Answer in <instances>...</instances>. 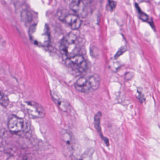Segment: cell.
<instances>
[{"mask_svg":"<svg viewBox=\"0 0 160 160\" xmlns=\"http://www.w3.org/2000/svg\"><path fill=\"white\" fill-rule=\"evenodd\" d=\"M82 45V41L77 31L66 35L61 40L60 49L66 59L79 54Z\"/></svg>","mask_w":160,"mask_h":160,"instance_id":"1","label":"cell"},{"mask_svg":"<svg viewBox=\"0 0 160 160\" xmlns=\"http://www.w3.org/2000/svg\"><path fill=\"white\" fill-rule=\"evenodd\" d=\"M100 83V76L94 74L81 77L75 83V86L79 92L88 94L98 89Z\"/></svg>","mask_w":160,"mask_h":160,"instance_id":"2","label":"cell"},{"mask_svg":"<svg viewBox=\"0 0 160 160\" xmlns=\"http://www.w3.org/2000/svg\"><path fill=\"white\" fill-rule=\"evenodd\" d=\"M66 64L68 67L76 72L83 73L87 70V62L79 54L66 59Z\"/></svg>","mask_w":160,"mask_h":160,"instance_id":"3","label":"cell"},{"mask_svg":"<svg viewBox=\"0 0 160 160\" xmlns=\"http://www.w3.org/2000/svg\"><path fill=\"white\" fill-rule=\"evenodd\" d=\"M24 109L28 115L32 118H42L45 116L46 112L44 108L39 103L35 101L25 102Z\"/></svg>","mask_w":160,"mask_h":160,"instance_id":"4","label":"cell"},{"mask_svg":"<svg viewBox=\"0 0 160 160\" xmlns=\"http://www.w3.org/2000/svg\"><path fill=\"white\" fill-rule=\"evenodd\" d=\"M62 146L66 154L70 155L73 153L75 148V138L72 132L64 130L61 133Z\"/></svg>","mask_w":160,"mask_h":160,"instance_id":"5","label":"cell"},{"mask_svg":"<svg viewBox=\"0 0 160 160\" xmlns=\"http://www.w3.org/2000/svg\"><path fill=\"white\" fill-rule=\"evenodd\" d=\"M8 130L14 133L22 131L24 127V121L22 118L15 115L9 117L8 122Z\"/></svg>","mask_w":160,"mask_h":160,"instance_id":"6","label":"cell"},{"mask_svg":"<svg viewBox=\"0 0 160 160\" xmlns=\"http://www.w3.org/2000/svg\"><path fill=\"white\" fill-rule=\"evenodd\" d=\"M70 9L78 17L84 18L88 14V8L83 1H73L70 3Z\"/></svg>","mask_w":160,"mask_h":160,"instance_id":"7","label":"cell"},{"mask_svg":"<svg viewBox=\"0 0 160 160\" xmlns=\"http://www.w3.org/2000/svg\"><path fill=\"white\" fill-rule=\"evenodd\" d=\"M63 21L72 29L75 30L79 28L82 24V20L80 17L75 14H68L63 18Z\"/></svg>","mask_w":160,"mask_h":160,"instance_id":"8","label":"cell"},{"mask_svg":"<svg viewBox=\"0 0 160 160\" xmlns=\"http://www.w3.org/2000/svg\"><path fill=\"white\" fill-rule=\"evenodd\" d=\"M102 115L101 112H98L96 114L94 117V126L96 128V130L98 132V133L100 137L103 140V142H105V144L107 146H109V141L108 138L103 136L102 132L101 127V118Z\"/></svg>","mask_w":160,"mask_h":160,"instance_id":"9","label":"cell"},{"mask_svg":"<svg viewBox=\"0 0 160 160\" xmlns=\"http://www.w3.org/2000/svg\"><path fill=\"white\" fill-rule=\"evenodd\" d=\"M54 100L61 110L63 111H68V104L65 101L59 99H54Z\"/></svg>","mask_w":160,"mask_h":160,"instance_id":"10","label":"cell"},{"mask_svg":"<svg viewBox=\"0 0 160 160\" xmlns=\"http://www.w3.org/2000/svg\"><path fill=\"white\" fill-rule=\"evenodd\" d=\"M9 101L7 96L0 92V105L3 107H6L9 104Z\"/></svg>","mask_w":160,"mask_h":160,"instance_id":"11","label":"cell"},{"mask_svg":"<svg viewBox=\"0 0 160 160\" xmlns=\"http://www.w3.org/2000/svg\"><path fill=\"white\" fill-rule=\"evenodd\" d=\"M93 153H94V151L92 149L87 150L81 156L80 160H92Z\"/></svg>","mask_w":160,"mask_h":160,"instance_id":"12","label":"cell"},{"mask_svg":"<svg viewBox=\"0 0 160 160\" xmlns=\"http://www.w3.org/2000/svg\"><path fill=\"white\" fill-rule=\"evenodd\" d=\"M22 19L24 22H29L32 19V15L29 11L24 10L21 13Z\"/></svg>","mask_w":160,"mask_h":160,"instance_id":"13","label":"cell"},{"mask_svg":"<svg viewBox=\"0 0 160 160\" xmlns=\"http://www.w3.org/2000/svg\"><path fill=\"white\" fill-rule=\"evenodd\" d=\"M137 9H138V11L139 12V14H140V18L142 19V20L144 21H147L148 20V15L146 14H145L144 13L141 11L140 8H139V6H137Z\"/></svg>","mask_w":160,"mask_h":160,"instance_id":"14","label":"cell"},{"mask_svg":"<svg viewBox=\"0 0 160 160\" xmlns=\"http://www.w3.org/2000/svg\"><path fill=\"white\" fill-rule=\"evenodd\" d=\"M109 3L110 7H111V8H112V9H113L115 8L116 6V2H114V1H109Z\"/></svg>","mask_w":160,"mask_h":160,"instance_id":"15","label":"cell"}]
</instances>
